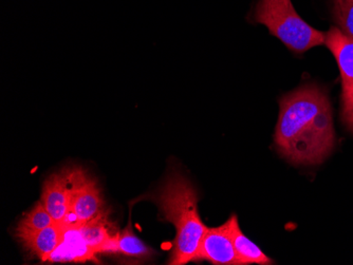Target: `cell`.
Returning <instances> with one entry per match:
<instances>
[{
    "label": "cell",
    "instance_id": "7",
    "mask_svg": "<svg viewBox=\"0 0 353 265\" xmlns=\"http://www.w3.org/2000/svg\"><path fill=\"white\" fill-rule=\"evenodd\" d=\"M72 168H63L52 173L43 184L41 202L55 223L66 224L70 213Z\"/></svg>",
    "mask_w": 353,
    "mask_h": 265
},
{
    "label": "cell",
    "instance_id": "10",
    "mask_svg": "<svg viewBox=\"0 0 353 265\" xmlns=\"http://www.w3.org/2000/svg\"><path fill=\"white\" fill-rule=\"evenodd\" d=\"M79 229L87 244L98 256L106 254L107 246L118 233L107 217L106 211L79 225Z\"/></svg>",
    "mask_w": 353,
    "mask_h": 265
},
{
    "label": "cell",
    "instance_id": "5",
    "mask_svg": "<svg viewBox=\"0 0 353 265\" xmlns=\"http://www.w3.org/2000/svg\"><path fill=\"white\" fill-rule=\"evenodd\" d=\"M201 261L215 265H245L234 247L228 221L220 226L206 229L192 262Z\"/></svg>",
    "mask_w": 353,
    "mask_h": 265
},
{
    "label": "cell",
    "instance_id": "1",
    "mask_svg": "<svg viewBox=\"0 0 353 265\" xmlns=\"http://www.w3.org/2000/svg\"><path fill=\"white\" fill-rule=\"evenodd\" d=\"M274 142L281 157L294 165H319L330 157L336 138L323 87L303 85L281 96Z\"/></svg>",
    "mask_w": 353,
    "mask_h": 265
},
{
    "label": "cell",
    "instance_id": "3",
    "mask_svg": "<svg viewBox=\"0 0 353 265\" xmlns=\"http://www.w3.org/2000/svg\"><path fill=\"white\" fill-rule=\"evenodd\" d=\"M253 19L292 52L301 54L325 45L326 33L303 21L291 0H259Z\"/></svg>",
    "mask_w": 353,
    "mask_h": 265
},
{
    "label": "cell",
    "instance_id": "13",
    "mask_svg": "<svg viewBox=\"0 0 353 265\" xmlns=\"http://www.w3.org/2000/svg\"><path fill=\"white\" fill-rule=\"evenodd\" d=\"M114 254H122L132 258L145 259L152 256V251L132 233V229H126L117 235Z\"/></svg>",
    "mask_w": 353,
    "mask_h": 265
},
{
    "label": "cell",
    "instance_id": "6",
    "mask_svg": "<svg viewBox=\"0 0 353 265\" xmlns=\"http://www.w3.org/2000/svg\"><path fill=\"white\" fill-rule=\"evenodd\" d=\"M325 45L338 63L342 81L343 112H348L353 107V39L334 25L326 32Z\"/></svg>",
    "mask_w": 353,
    "mask_h": 265
},
{
    "label": "cell",
    "instance_id": "12",
    "mask_svg": "<svg viewBox=\"0 0 353 265\" xmlns=\"http://www.w3.org/2000/svg\"><path fill=\"white\" fill-rule=\"evenodd\" d=\"M54 222L50 213H48L46 207L41 201L34 207L26 213L16 227V237L25 236L29 233H37L46 227L50 226Z\"/></svg>",
    "mask_w": 353,
    "mask_h": 265
},
{
    "label": "cell",
    "instance_id": "2",
    "mask_svg": "<svg viewBox=\"0 0 353 265\" xmlns=\"http://www.w3.org/2000/svg\"><path fill=\"white\" fill-rule=\"evenodd\" d=\"M143 199L154 202L164 220L176 229L168 264L192 262L208 229L198 211L200 198L195 186L180 170L172 169L159 189Z\"/></svg>",
    "mask_w": 353,
    "mask_h": 265
},
{
    "label": "cell",
    "instance_id": "15",
    "mask_svg": "<svg viewBox=\"0 0 353 265\" xmlns=\"http://www.w3.org/2000/svg\"><path fill=\"white\" fill-rule=\"evenodd\" d=\"M343 120L346 124L347 128L353 132V107L348 112H343Z\"/></svg>",
    "mask_w": 353,
    "mask_h": 265
},
{
    "label": "cell",
    "instance_id": "11",
    "mask_svg": "<svg viewBox=\"0 0 353 265\" xmlns=\"http://www.w3.org/2000/svg\"><path fill=\"white\" fill-rule=\"evenodd\" d=\"M227 221L229 223L230 233H231L234 247H235L236 252L243 261V264H274V261L268 257L261 251V247L252 242L243 233V231L240 229L239 222H238L237 215L234 213Z\"/></svg>",
    "mask_w": 353,
    "mask_h": 265
},
{
    "label": "cell",
    "instance_id": "8",
    "mask_svg": "<svg viewBox=\"0 0 353 265\" xmlns=\"http://www.w3.org/2000/svg\"><path fill=\"white\" fill-rule=\"evenodd\" d=\"M97 257L98 255L93 252L83 238L79 226L74 224H66L63 226L61 243L46 262L82 263L87 261L99 262Z\"/></svg>",
    "mask_w": 353,
    "mask_h": 265
},
{
    "label": "cell",
    "instance_id": "14",
    "mask_svg": "<svg viewBox=\"0 0 353 265\" xmlns=\"http://www.w3.org/2000/svg\"><path fill=\"white\" fill-rule=\"evenodd\" d=\"M331 6L336 27L353 39V0H331Z\"/></svg>",
    "mask_w": 353,
    "mask_h": 265
},
{
    "label": "cell",
    "instance_id": "4",
    "mask_svg": "<svg viewBox=\"0 0 353 265\" xmlns=\"http://www.w3.org/2000/svg\"><path fill=\"white\" fill-rule=\"evenodd\" d=\"M104 199L97 180L82 167H72L70 213L66 224H84L104 213Z\"/></svg>",
    "mask_w": 353,
    "mask_h": 265
},
{
    "label": "cell",
    "instance_id": "9",
    "mask_svg": "<svg viewBox=\"0 0 353 265\" xmlns=\"http://www.w3.org/2000/svg\"><path fill=\"white\" fill-rule=\"evenodd\" d=\"M63 236V226L53 223L37 233H29L25 236L17 237L19 242L31 255L46 262L51 254L59 246Z\"/></svg>",
    "mask_w": 353,
    "mask_h": 265
}]
</instances>
